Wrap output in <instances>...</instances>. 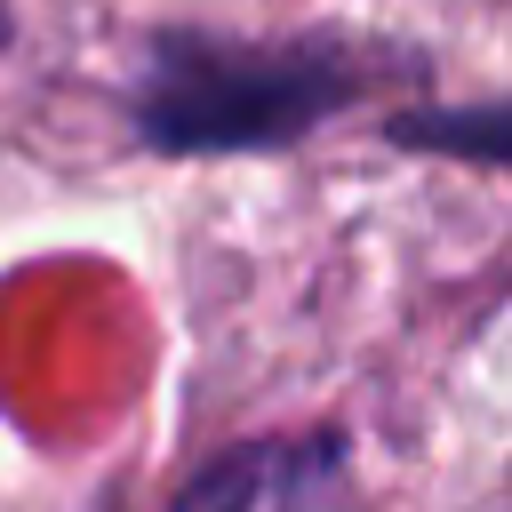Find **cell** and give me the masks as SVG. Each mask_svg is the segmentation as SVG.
<instances>
[{
	"label": "cell",
	"instance_id": "6da1fadb",
	"mask_svg": "<svg viewBox=\"0 0 512 512\" xmlns=\"http://www.w3.org/2000/svg\"><path fill=\"white\" fill-rule=\"evenodd\" d=\"M328 104V80L304 72V64H216V56H192V64H168L152 104H144V128L160 144H248V136H288L304 112Z\"/></svg>",
	"mask_w": 512,
	"mask_h": 512
}]
</instances>
